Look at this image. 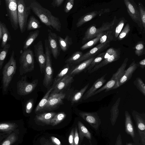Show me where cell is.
<instances>
[{"instance_id": "cell-1", "label": "cell", "mask_w": 145, "mask_h": 145, "mask_svg": "<svg viewBox=\"0 0 145 145\" xmlns=\"http://www.w3.org/2000/svg\"><path fill=\"white\" fill-rule=\"evenodd\" d=\"M29 4L31 10L43 24L52 29L61 31V24L58 18L53 16L50 10L36 1L31 2Z\"/></svg>"}, {"instance_id": "cell-2", "label": "cell", "mask_w": 145, "mask_h": 145, "mask_svg": "<svg viewBox=\"0 0 145 145\" xmlns=\"http://www.w3.org/2000/svg\"><path fill=\"white\" fill-rule=\"evenodd\" d=\"M14 52L12 51L10 59L3 69L2 84L3 91H6L16 72V63L14 58Z\"/></svg>"}, {"instance_id": "cell-3", "label": "cell", "mask_w": 145, "mask_h": 145, "mask_svg": "<svg viewBox=\"0 0 145 145\" xmlns=\"http://www.w3.org/2000/svg\"><path fill=\"white\" fill-rule=\"evenodd\" d=\"M128 58H126L121 66L112 75L110 80L103 86L99 89L94 93V95L101 92L103 90L105 92L116 89L119 87L118 82L122 75L127 65Z\"/></svg>"}, {"instance_id": "cell-4", "label": "cell", "mask_w": 145, "mask_h": 145, "mask_svg": "<svg viewBox=\"0 0 145 145\" xmlns=\"http://www.w3.org/2000/svg\"><path fill=\"white\" fill-rule=\"evenodd\" d=\"M117 20L116 17L115 16L112 21L109 22L103 23L102 25L98 28H96L95 25H91L85 33L82 39V43L84 44L96 37L100 33L112 29Z\"/></svg>"}, {"instance_id": "cell-5", "label": "cell", "mask_w": 145, "mask_h": 145, "mask_svg": "<svg viewBox=\"0 0 145 145\" xmlns=\"http://www.w3.org/2000/svg\"><path fill=\"white\" fill-rule=\"evenodd\" d=\"M20 74L22 75L34 70L35 61L33 53L30 48L24 50L19 58Z\"/></svg>"}, {"instance_id": "cell-6", "label": "cell", "mask_w": 145, "mask_h": 145, "mask_svg": "<svg viewBox=\"0 0 145 145\" xmlns=\"http://www.w3.org/2000/svg\"><path fill=\"white\" fill-rule=\"evenodd\" d=\"M44 45L46 60L43 84L46 88H48L53 83L54 72L52 64L51 52L48 40L46 39L44 40Z\"/></svg>"}, {"instance_id": "cell-7", "label": "cell", "mask_w": 145, "mask_h": 145, "mask_svg": "<svg viewBox=\"0 0 145 145\" xmlns=\"http://www.w3.org/2000/svg\"><path fill=\"white\" fill-rule=\"evenodd\" d=\"M17 5L19 27L21 33H23L26 28L31 9L29 4L24 0H17Z\"/></svg>"}, {"instance_id": "cell-8", "label": "cell", "mask_w": 145, "mask_h": 145, "mask_svg": "<svg viewBox=\"0 0 145 145\" xmlns=\"http://www.w3.org/2000/svg\"><path fill=\"white\" fill-rule=\"evenodd\" d=\"M120 54L119 49L112 47L109 48L105 52L104 60L95 66L89 73H92L108 64L118 60L120 58Z\"/></svg>"}, {"instance_id": "cell-9", "label": "cell", "mask_w": 145, "mask_h": 145, "mask_svg": "<svg viewBox=\"0 0 145 145\" xmlns=\"http://www.w3.org/2000/svg\"><path fill=\"white\" fill-rule=\"evenodd\" d=\"M6 7L11 26L17 30L19 27L17 0H5Z\"/></svg>"}, {"instance_id": "cell-10", "label": "cell", "mask_w": 145, "mask_h": 145, "mask_svg": "<svg viewBox=\"0 0 145 145\" xmlns=\"http://www.w3.org/2000/svg\"><path fill=\"white\" fill-rule=\"evenodd\" d=\"M38 82L37 79L31 82L26 80V76L22 77L21 79L17 83V93L20 95H25L31 93L35 89Z\"/></svg>"}, {"instance_id": "cell-11", "label": "cell", "mask_w": 145, "mask_h": 145, "mask_svg": "<svg viewBox=\"0 0 145 145\" xmlns=\"http://www.w3.org/2000/svg\"><path fill=\"white\" fill-rule=\"evenodd\" d=\"M127 12L133 20L136 23L141 30H143L138 8L133 0H124Z\"/></svg>"}, {"instance_id": "cell-12", "label": "cell", "mask_w": 145, "mask_h": 145, "mask_svg": "<svg viewBox=\"0 0 145 145\" xmlns=\"http://www.w3.org/2000/svg\"><path fill=\"white\" fill-rule=\"evenodd\" d=\"M132 114L136 124L143 145H145V115L135 110L132 111Z\"/></svg>"}, {"instance_id": "cell-13", "label": "cell", "mask_w": 145, "mask_h": 145, "mask_svg": "<svg viewBox=\"0 0 145 145\" xmlns=\"http://www.w3.org/2000/svg\"><path fill=\"white\" fill-rule=\"evenodd\" d=\"M35 56L36 60L39 65L41 74L44 72L46 63V56L44 52L42 41H39L34 45Z\"/></svg>"}, {"instance_id": "cell-14", "label": "cell", "mask_w": 145, "mask_h": 145, "mask_svg": "<svg viewBox=\"0 0 145 145\" xmlns=\"http://www.w3.org/2000/svg\"><path fill=\"white\" fill-rule=\"evenodd\" d=\"M65 96V94L62 92L51 93L44 110L51 111L55 109L62 104Z\"/></svg>"}, {"instance_id": "cell-15", "label": "cell", "mask_w": 145, "mask_h": 145, "mask_svg": "<svg viewBox=\"0 0 145 145\" xmlns=\"http://www.w3.org/2000/svg\"><path fill=\"white\" fill-rule=\"evenodd\" d=\"M79 114L95 129L97 130L98 129L101 121L97 112H79Z\"/></svg>"}, {"instance_id": "cell-16", "label": "cell", "mask_w": 145, "mask_h": 145, "mask_svg": "<svg viewBox=\"0 0 145 145\" xmlns=\"http://www.w3.org/2000/svg\"><path fill=\"white\" fill-rule=\"evenodd\" d=\"M48 39L49 47L51 53L54 58L57 59L60 54V49L57 39V36L56 33L48 29Z\"/></svg>"}, {"instance_id": "cell-17", "label": "cell", "mask_w": 145, "mask_h": 145, "mask_svg": "<svg viewBox=\"0 0 145 145\" xmlns=\"http://www.w3.org/2000/svg\"><path fill=\"white\" fill-rule=\"evenodd\" d=\"M110 46V43H100L86 53L83 54L81 57L74 63L78 64L81 62L89 59L95 56Z\"/></svg>"}, {"instance_id": "cell-18", "label": "cell", "mask_w": 145, "mask_h": 145, "mask_svg": "<svg viewBox=\"0 0 145 145\" xmlns=\"http://www.w3.org/2000/svg\"><path fill=\"white\" fill-rule=\"evenodd\" d=\"M73 81L72 76L69 74L66 75L53 87V89L51 93L62 92L71 85Z\"/></svg>"}, {"instance_id": "cell-19", "label": "cell", "mask_w": 145, "mask_h": 145, "mask_svg": "<svg viewBox=\"0 0 145 145\" xmlns=\"http://www.w3.org/2000/svg\"><path fill=\"white\" fill-rule=\"evenodd\" d=\"M106 74L101 77L98 79L93 83L91 87L85 93L83 96L82 99L86 100L94 95V93L101 88L106 80L105 77Z\"/></svg>"}, {"instance_id": "cell-20", "label": "cell", "mask_w": 145, "mask_h": 145, "mask_svg": "<svg viewBox=\"0 0 145 145\" xmlns=\"http://www.w3.org/2000/svg\"><path fill=\"white\" fill-rule=\"evenodd\" d=\"M138 67L137 63L133 61L126 70H125L118 82L119 87L121 86L129 81L133 73Z\"/></svg>"}, {"instance_id": "cell-21", "label": "cell", "mask_w": 145, "mask_h": 145, "mask_svg": "<svg viewBox=\"0 0 145 145\" xmlns=\"http://www.w3.org/2000/svg\"><path fill=\"white\" fill-rule=\"evenodd\" d=\"M125 131L127 134L134 139L135 137L134 127L131 116L127 111H125Z\"/></svg>"}, {"instance_id": "cell-22", "label": "cell", "mask_w": 145, "mask_h": 145, "mask_svg": "<svg viewBox=\"0 0 145 145\" xmlns=\"http://www.w3.org/2000/svg\"><path fill=\"white\" fill-rule=\"evenodd\" d=\"M73 63H66L60 70L53 81L52 85L53 87L56 83L60 81L66 75L69 74V73L74 67Z\"/></svg>"}, {"instance_id": "cell-23", "label": "cell", "mask_w": 145, "mask_h": 145, "mask_svg": "<svg viewBox=\"0 0 145 145\" xmlns=\"http://www.w3.org/2000/svg\"><path fill=\"white\" fill-rule=\"evenodd\" d=\"M95 57V56L94 57L85 60L75 67L74 66L71 70L69 75L72 76L85 71L88 67Z\"/></svg>"}, {"instance_id": "cell-24", "label": "cell", "mask_w": 145, "mask_h": 145, "mask_svg": "<svg viewBox=\"0 0 145 145\" xmlns=\"http://www.w3.org/2000/svg\"><path fill=\"white\" fill-rule=\"evenodd\" d=\"M79 139L80 143L82 142L84 137L91 140L92 136L91 133L80 121H78L77 123Z\"/></svg>"}, {"instance_id": "cell-25", "label": "cell", "mask_w": 145, "mask_h": 145, "mask_svg": "<svg viewBox=\"0 0 145 145\" xmlns=\"http://www.w3.org/2000/svg\"><path fill=\"white\" fill-rule=\"evenodd\" d=\"M120 100L121 98L119 97L112 106L110 110V120L112 126L115 125L119 115V106Z\"/></svg>"}, {"instance_id": "cell-26", "label": "cell", "mask_w": 145, "mask_h": 145, "mask_svg": "<svg viewBox=\"0 0 145 145\" xmlns=\"http://www.w3.org/2000/svg\"><path fill=\"white\" fill-rule=\"evenodd\" d=\"M117 21L115 24L116 26L115 25H114L115 27L114 26L112 29L113 41L117 40V38L126 22V20L123 17L120 18L117 22Z\"/></svg>"}, {"instance_id": "cell-27", "label": "cell", "mask_w": 145, "mask_h": 145, "mask_svg": "<svg viewBox=\"0 0 145 145\" xmlns=\"http://www.w3.org/2000/svg\"><path fill=\"white\" fill-rule=\"evenodd\" d=\"M56 114L54 112H49L36 115L35 119L37 121L48 125H50L51 120Z\"/></svg>"}, {"instance_id": "cell-28", "label": "cell", "mask_w": 145, "mask_h": 145, "mask_svg": "<svg viewBox=\"0 0 145 145\" xmlns=\"http://www.w3.org/2000/svg\"><path fill=\"white\" fill-rule=\"evenodd\" d=\"M57 39L59 46L61 50L64 52L68 50L73 43L72 38L68 35L66 36L65 39L58 36Z\"/></svg>"}, {"instance_id": "cell-29", "label": "cell", "mask_w": 145, "mask_h": 145, "mask_svg": "<svg viewBox=\"0 0 145 145\" xmlns=\"http://www.w3.org/2000/svg\"><path fill=\"white\" fill-rule=\"evenodd\" d=\"M98 14L97 11L88 13L80 17L78 20L76 24L77 27H79L85 23L91 20Z\"/></svg>"}, {"instance_id": "cell-30", "label": "cell", "mask_w": 145, "mask_h": 145, "mask_svg": "<svg viewBox=\"0 0 145 145\" xmlns=\"http://www.w3.org/2000/svg\"><path fill=\"white\" fill-rule=\"evenodd\" d=\"M40 31L37 29L30 32L25 40L23 47L24 50L27 49L39 36Z\"/></svg>"}, {"instance_id": "cell-31", "label": "cell", "mask_w": 145, "mask_h": 145, "mask_svg": "<svg viewBox=\"0 0 145 145\" xmlns=\"http://www.w3.org/2000/svg\"><path fill=\"white\" fill-rule=\"evenodd\" d=\"M53 89V88L52 86L40 101L35 109V113H37L44 110L47 103L49 96Z\"/></svg>"}, {"instance_id": "cell-32", "label": "cell", "mask_w": 145, "mask_h": 145, "mask_svg": "<svg viewBox=\"0 0 145 145\" xmlns=\"http://www.w3.org/2000/svg\"><path fill=\"white\" fill-rule=\"evenodd\" d=\"M2 42L1 47L3 48L6 44L8 41L11 40L10 34L5 24L3 22L1 24Z\"/></svg>"}, {"instance_id": "cell-33", "label": "cell", "mask_w": 145, "mask_h": 145, "mask_svg": "<svg viewBox=\"0 0 145 145\" xmlns=\"http://www.w3.org/2000/svg\"><path fill=\"white\" fill-rule=\"evenodd\" d=\"M41 27L40 22L34 16H30L26 28L27 31L37 29Z\"/></svg>"}, {"instance_id": "cell-34", "label": "cell", "mask_w": 145, "mask_h": 145, "mask_svg": "<svg viewBox=\"0 0 145 145\" xmlns=\"http://www.w3.org/2000/svg\"><path fill=\"white\" fill-rule=\"evenodd\" d=\"M18 127L17 125L14 123H0V131L12 133Z\"/></svg>"}, {"instance_id": "cell-35", "label": "cell", "mask_w": 145, "mask_h": 145, "mask_svg": "<svg viewBox=\"0 0 145 145\" xmlns=\"http://www.w3.org/2000/svg\"><path fill=\"white\" fill-rule=\"evenodd\" d=\"M89 85V84H88L80 90L74 95L72 97L71 100V104L72 105H73L75 103H78L82 99Z\"/></svg>"}, {"instance_id": "cell-36", "label": "cell", "mask_w": 145, "mask_h": 145, "mask_svg": "<svg viewBox=\"0 0 145 145\" xmlns=\"http://www.w3.org/2000/svg\"><path fill=\"white\" fill-rule=\"evenodd\" d=\"M18 130H15L8 135L0 145H11L18 140Z\"/></svg>"}, {"instance_id": "cell-37", "label": "cell", "mask_w": 145, "mask_h": 145, "mask_svg": "<svg viewBox=\"0 0 145 145\" xmlns=\"http://www.w3.org/2000/svg\"><path fill=\"white\" fill-rule=\"evenodd\" d=\"M105 54V52L101 53L97 56H95L88 67L84 71L85 72H87L89 73L95 66L100 63L103 60Z\"/></svg>"}, {"instance_id": "cell-38", "label": "cell", "mask_w": 145, "mask_h": 145, "mask_svg": "<svg viewBox=\"0 0 145 145\" xmlns=\"http://www.w3.org/2000/svg\"><path fill=\"white\" fill-rule=\"evenodd\" d=\"M113 40L112 29L105 32L100 37L99 41L100 43H110Z\"/></svg>"}, {"instance_id": "cell-39", "label": "cell", "mask_w": 145, "mask_h": 145, "mask_svg": "<svg viewBox=\"0 0 145 145\" xmlns=\"http://www.w3.org/2000/svg\"><path fill=\"white\" fill-rule=\"evenodd\" d=\"M104 33H100L96 37L84 44L80 47V49L82 50H84L95 46L99 41L100 37Z\"/></svg>"}, {"instance_id": "cell-40", "label": "cell", "mask_w": 145, "mask_h": 145, "mask_svg": "<svg viewBox=\"0 0 145 145\" xmlns=\"http://www.w3.org/2000/svg\"><path fill=\"white\" fill-rule=\"evenodd\" d=\"M66 114L63 112H61L56 114L51 120L50 125L52 126L57 125L65 119Z\"/></svg>"}, {"instance_id": "cell-41", "label": "cell", "mask_w": 145, "mask_h": 145, "mask_svg": "<svg viewBox=\"0 0 145 145\" xmlns=\"http://www.w3.org/2000/svg\"><path fill=\"white\" fill-rule=\"evenodd\" d=\"M10 46V44L7 43L3 48L0 50V71L2 68Z\"/></svg>"}, {"instance_id": "cell-42", "label": "cell", "mask_w": 145, "mask_h": 145, "mask_svg": "<svg viewBox=\"0 0 145 145\" xmlns=\"http://www.w3.org/2000/svg\"><path fill=\"white\" fill-rule=\"evenodd\" d=\"M133 84L137 89L145 96V84L141 78L137 77L133 82Z\"/></svg>"}, {"instance_id": "cell-43", "label": "cell", "mask_w": 145, "mask_h": 145, "mask_svg": "<svg viewBox=\"0 0 145 145\" xmlns=\"http://www.w3.org/2000/svg\"><path fill=\"white\" fill-rule=\"evenodd\" d=\"M134 49L135 55L140 56L145 54L144 43L142 41H139L136 44Z\"/></svg>"}, {"instance_id": "cell-44", "label": "cell", "mask_w": 145, "mask_h": 145, "mask_svg": "<svg viewBox=\"0 0 145 145\" xmlns=\"http://www.w3.org/2000/svg\"><path fill=\"white\" fill-rule=\"evenodd\" d=\"M83 52L80 51H77L74 52L65 61L66 63H73L79 59L83 55Z\"/></svg>"}, {"instance_id": "cell-45", "label": "cell", "mask_w": 145, "mask_h": 145, "mask_svg": "<svg viewBox=\"0 0 145 145\" xmlns=\"http://www.w3.org/2000/svg\"><path fill=\"white\" fill-rule=\"evenodd\" d=\"M138 8L140 16L144 31L145 29V9L142 4L138 2Z\"/></svg>"}, {"instance_id": "cell-46", "label": "cell", "mask_w": 145, "mask_h": 145, "mask_svg": "<svg viewBox=\"0 0 145 145\" xmlns=\"http://www.w3.org/2000/svg\"><path fill=\"white\" fill-rule=\"evenodd\" d=\"M130 30V25L127 23L121 31L117 38V40L120 41L123 39L127 35Z\"/></svg>"}, {"instance_id": "cell-47", "label": "cell", "mask_w": 145, "mask_h": 145, "mask_svg": "<svg viewBox=\"0 0 145 145\" xmlns=\"http://www.w3.org/2000/svg\"><path fill=\"white\" fill-rule=\"evenodd\" d=\"M74 0H66L64 7V11L66 13L70 12L74 4Z\"/></svg>"}, {"instance_id": "cell-48", "label": "cell", "mask_w": 145, "mask_h": 145, "mask_svg": "<svg viewBox=\"0 0 145 145\" xmlns=\"http://www.w3.org/2000/svg\"><path fill=\"white\" fill-rule=\"evenodd\" d=\"M34 101L33 99H31L28 100L25 105V111L27 114L30 113L33 109V106Z\"/></svg>"}, {"instance_id": "cell-49", "label": "cell", "mask_w": 145, "mask_h": 145, "mask_svg": "<svg viewBox=\"0 0 145 145\" xmlns=\"http://www.w3.org/2000/svg\"><path fill=\"white\" fill-rule=\"evenodd\" d=\"M74 130V145H78L79 140V136L76 127H75Z\"/></svg>"}, {"instance_id": "cell-50", "label": "cell", "mask_w": 145, "mask_h": 145, "mask_svg": "<svg viewBox=\"0 0 145 145\" xmlns=\"http://www.w3.org/2000/svg\"><path fill=\"white\" fill-rule=\"evenodd\" d=\"M74 129L73 128L71 131L68 138V141L70 145L74 144Z\"/></svg>"}, {"instance_id": "cell-51", "label": "cell", "mask_w": 145, "mask_h": 145, "mask_svg": "<svg viewBox=\"0 0 145 145\" xmlns=\"http://www.w3.org/2000/svg\"><path fill=\"white\" fill-rule=\"evenodd\" d=\"M64 1V0H54L51 5L54 7H58L62 4Z\"/></svg>"}, {"instance_id": "cell-52", "label": "cell", "mask_w": 145, "mask_h": 145, "mask_svg": "<svg viewBox=\"0 0 145 145\" xmlns=\"http://www.w3.org/2000/svg\"><path fill=\"white\" fill-rule=\"evenodd\" d=\"M50 139L54 144L55 145H62L59 140L57 138L54 136H51L50 137Z\"/></svg>"}, {"instance_id": "cell-53", "label": "cell", "mask_w": 145, "mask_h": 145, "mask_svg": "<svg viewBox=\"0 0 145 145\" xmlns=\"http://www.w3.org/2000/svg\"><path fill=\"white\" fill-rule=\"evenodd\" d=\"M115 145H123L121 134L120 133L118 136Z\"/></svg>"}, {"instance_id": "cell-54", "label": "cell", "mask_w": 145, "mask_h": 145, "mask_svg": "<svg viewBox=\"0 0 145 145\" xmlns=\"http://www.w3.org/2000/svg\"><path fill=\"white\" fill-rule=\"evenodd\" d=\"M137 64L138 67H139L142 69H144L145 67V59H144Z\"/></svg>"}, {"instance_id": "cell-55", "label": "cell", "mask_w": 145, "mask_h": 145, "mask_svg": "<svg viewBox=\"0 0 145 145\" xmlns=\"http://www.w3.org/2000/svg\"><path fill=\"white\" fill-rule=\"evenodd\" d=\"M41 145H54V144L47 139L44 140V142L43 143H41Z\"/></svg>"}, {"instance_id": "cell-56", "label": "cell", "mask_w": 145, "mask_h": 145, "mask_svg": "<svg viewBox=\"0 0 145 145\" xmlns=\"http://www.w3.org/2000/svg\"><path fill=\"white\" fill-rule=\"evenodd\" d=\"M2 22L0 21V42L2 39V28H1V24Z\"/></svg>"}, {"instance_id": "cell-57", "label": "cell", "mask_w": 145, "mask_h": 145, "mask_svg": "<svg viewBox=\"0 0 145 145\" xmlns=\"http://www.w3.org/2000/svg\"><path fill=\"white\" fill-rule=\"evenodd\" d=\"M2 135V134L0 135V141L3 139V136H1Z\"/></svg>"}, {"instance_id": "cell-58", "label": "cell", "mask_w": 145, "mask_h": 145, "mask_svg": "<svg viewBox=\"0 0 145 145\" xmlns=\"http://www.w3.org/2000/svg\"><path fill=\"white\" fill-rule=\"evenodd\" d=\"M126 145H133L131 143H126Z\"/></svg>"}, {"instance_id": "cell-59", "label": "cell", "mask_w": 145, "mask_h": 145, "mask_svg": "<svg viewBox=\"0 0 145 145\" xmlns=\"http://www.w3.org/2000/svg\"><path fill=\"white\" fill-rule=\"evenodd\" d=\"M1 0H0V7H1Z\"/></svg>"}, {"instance_id": "cell-60", "label": "cell", "mask_w": 145, "mask_h": 145, "mask_svg": "<svg viewBox=\"0 0 145 145\" xmlns=\"http://www.w3.org/2000/svg\"></svg>"}]
</instances>
